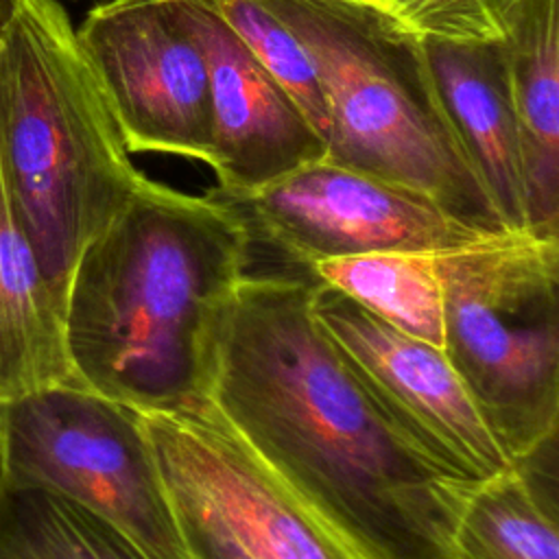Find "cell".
Instances as JSON below:
<instances>
[{
    "mask_svg": "<svg viewBox=\"0 0 559 559\" xmlns=\"http://www.w3.org/2000/svg\"><path fill=\"white\" fill-rule=\"evenodd\" d=\"M376 2H378V0H376Z\"/></svg>",
    "mask_w": 559,
    "mask_h": 559,
    "instance_id": "22",
    "label": "cell"
},
{
    "mask_svg": "<svg viewBox=\"0 0 559 559\" xmlns=\"http://www.w3.org/2000/svg\"><path fill=\"white\" fill-rule=\"evenodd\" d=\"M9 487V476H7V459H4V437H2V421H0V498Z\"/></svg>",
    "mask_w": 559,
    "mask_h": 559,
    "instance_id": "20",
    "label": "cell"
},
{
    "mask_svg": "<svg viewBox=\"0 0 559 559\" xmlns=\"http://www.w3.org/2000/svg\"><path fill=\"white\" fill-rule=\"evenodd\" d=\"M441 105L507 231H526L520 129L500 41L421 37Z\"/></svg>",
    "mask_w": 559,
    "mask_h": 559,
    "instance_id": "12",
    "label": "cell"
},
{
    "mask_svg": "<svg viewBox=\"0 0 559 559\" xmlns=\"http://www.w3.org/2000/svg\"><path fill=\"white\" fill-rule=\"evenodd\" d=\"M443 352L518 463L559 419V240L504 231L439 253Z\"/></svg>",
    "mask_w": 559,
    "mask_h": 559,
    "instance_id": "5",
    "label": "cell"
},
{
    "mask_svg": "<svg viewBox=\"0 0 559 559\" xmlns=\"http://www.w3.org/2000/svg\"><path fill=\"white\" fill-rule=\"evenodd\" d=\"M138 415L190 559H371L275 478L207 397Z\"/></svg>",
    "mask_w": 559,
    "mask_h": 559,
    "instance_id": "7",
    "label": "cell"
},
{
    "mask_svg": "<svg viewBox=\"0 0 559 559\" xmlns=\"http://www.w3.org/2000/svg\"><path fill=\"white\" fill-rule=\"evenodd\" d=\"M0 421L11 487L83 504L151 559H190L135 408L59 382L0 402Z\"/></svg>",
    "mask_w": 559,
    "mask_h": 559,
    "instance_id": "6",
    "label": "cell"
},
{
    "mask_svg": "<svg viewBox=\"0 0 559 559\" xmlns=\"http://www.w3.org/2000/svg\"><path fill=\"white\" fill-rule=\"evenodd\" d=\"M249 262V236L223 201L146 177L70 273L74 380L135 411L205 400L216 330Z\"/></svg>",
    "mask_w": 559,
    "mask_h": 559,
    "instance_id": "2",
    "label": "cell"
},
{
    "mask_svg": "<svg viewBox=\"0 0 559 559\" xmlns=\"http://www.w3.org/2000/svg\"><path fill=\"white\" fill-rule=\"evenodd\" d=\"M175 4L207 68L214 109L210 168L216 186L234 192L255 190L325 157V140L225 22L216 0Z\"/></svg>",
    "mask_w": 559,
    "mask_h": 559,
    "instance_id": "11",
    "label": "cell"
},
{
    "mask_svg": "<svg viewBox=\"0 0 559 559\" xmlns=\"http://www.w3.org/2000/svg\"><path fill=\"white\" fill-rule=\"evenodd\" d=\"M0 559H151L118 526L83 504L37 487L0 498Z\"/></svg>",
    "mask_w": 559,
    "mask_h": 559,
    "instance_id": "17",
    "label": "cell"
},
{
    "mask_svg": "<svg viewBox=\"0 0 559 559\" xmlns=\"http://www.w3.org/2000/svg\"><path fill=\"white\" fill-rule=\"evenodd\" d=\"M0 168L63 308L81 251L146 175L57 0H15L0 33Z\"/></svg>",
    "mask_w": 559,
    "mask_h": 559,
    "instance_id": "3",
    "label": "cell"
},
{
    "mask_svg": "<svg viewBox=\"0 0 559 559\" xmlns=\"http://www.w3.org/2000/svg\"><path fill=\"white\" fill-rule=\"evenodd\" d=\"M502 44L522 144L526 234L559 240V0H524Z\"/></svg>",
    "mask_w": 559,
    "mask_h": 559,
    "instance_id": "13",
    "label": "cell"
},
{
    "mask_svg": "<svg viewBox=\"0 0 559 559\" xmlns=\"http://www.w3.org/2000/svg\"><path fill=\"white\" fill-rule=\"evenodd\" d=\"M76 39L129 153L157 151L212 164L207 68L175 0H105L87 11Z\"/></svg>",
    "mask_w": 559,
    "mask_h": 559,
    "instance_id": "9",
    "label": "cell"
},
{
    "mask_svg": "<svg viewBox=\"0 0 559 559\" xmlns=\"http://www.w3.org/2000/svg\"><path fill=\"white\" fill-rule=\"evenodd\" d=\"M242 223L253 251L306 271L323 258L378 251H448L485 236L432 201L360 170L308 162L262 188L207 190Z\"/></svg>",
    "mask_w": 559,
    "mask_h": 559,
    "instance_id": "8",
    "label": "cell"
},
{
    "mask_svg": "<svg viewBox=\"0 0 559 559\" xmlns=\"http://www.w3.org/2000/svg\"><path fill=\"white\" fill-rule=\"evenodd\" d=\"M13 4H15V0H0V33H2V28H4L11 11H13Z\"/></svg>",
    "mask_w": 559,
    "mask_h": 559,
    "instance_id": "21",
    "label": "cell"
},
{
    "mask_svg": "<svg viewBox=\"0 0 559 559\" xmlns=\"http://www.w3.org/2000/svg\"><path fill=\"white\" fill-rule=\"evenodd\" d=\"M406 28L428 39L500 41L524 0H378Z\"/></svg>",
    "mask_w": 559,
    "mask_h": 559,
    "instance_id": "19",
    "label": "cell"
},
{
    "mask_svg": "<svg viewBox=\"0 0 559 559\" xmlns=\"http://www.w3.org/2000/svg\"><path fill=\"white\" fill-rule=\"evenodd\" d=\"M216 4L225 22L286 90L314 131L328 140V100L301 39L260 0H216Z\"/></svg>",
    "mask_w": 559,
    "mask_h": 559,
    "instance_id": "18",
    "label": "cell"
},
{
    "mask_svg": "<svg viewBox=\"0 0 559 559\" xmlns=\"http://www.w3.org/2000/svg\"><path fill=\"white\" fill-rule=\"evenodd\" d=\"M454 557L559 559L555 504L526 461L472 489L454 528Z\"/></svg>",
    "mask_w": 559,
    "mask_h": 559,
    "instance_id": "16",
    "label": "cell"
},
{
    "mask_svg": "<svg viewBox=\"0 0 559 559\" xmlns=\"http://www.w3.org/2000/svg\"><path fill=\"white\" fill-rule=\"evenodd\" d=\"M312 308L384 413L432 459L472 485L515 465L441 347L317 282Z\"/></svg>",
    "mask_w": 559,
    "mask_h": 559,
    "instance_id": "10",
    "label": "cell"
},
{
    "mask_svg": "<svg viewBox=\"0 0 559 559\" xmlns=\"http://www.w3.org/2000/svg\"><path fill=\"white\" fill-rule=\"evenodd\" d=\"M59 382H76L66 354L63 308L0 168V402Z\"/></svg>",
    "mask_w": 559,
    "mask_h": 559,
    "instance_id": "14",
    "label": "cell"
},
{
    "mask_svg": "<svg viewBox=\"0 0 559 559\" xmlns=\"http://www.w3.org/2000/svg\"><path fill=\"white\" fill-rule=\"evenodd\" d=\"M314 280L249 262L216 330L207 400L249 452L371 559H456L476 485L419 448L321 328Z\"/></svg>",
    "mask_w": 559,
    "mask_h": 559,
    "instance_id": "1",
    "label": "cell"
},
{
    "mask_svg": "<svg viewBox=\"0 0 559 559\" xmlns=\"http://www.w3.org/2000/svg\"><path fill=\"white\" fill-rule=\"evenodd\" d=\"M306 46L334 164L415 192L483 234H504L437 94L424 41L376 0H260Z\"/></svg>",
    "mask_w": 559,
    "mask_h": 559,
    "instance_id": "4",
    "label": "cell"
},
{
    "mask_svg": "<svg viewBox=\"0 0 559 559\" xmlns=\"http://www.w3.org/2000/svg\"><path fill=\"white\" fill-rule=\"evenodd\" d=\"M441 251H378L323 258L306 273L395 330L443 349Z\"/></svg>",
    "mask_w": 559,
    "mask_h": 559,
    "instance_id": "15",
    "label": "cell"
}]
</instances>
